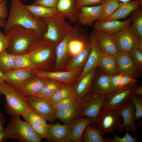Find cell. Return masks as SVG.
<instances>
[{
  "mask_svg": "<svg viewBox=\"0 0 142 142\" xmlns=\"http://www.w3.org/2000/svg\"><path fill=\"white\" fill-rule=\"evenodd\" d=\"M17 25L32 30L42 36L47 28L46 22L34 17L20 0H12L10 12L4 27L5 33Z\"/></svg>",
  "mask_w": 142,
  "mask_h": 142,
  "instance_id": "1",
  "label": "cell"
},
{
  "mask_svg": "<svg viewBox=\"0 0 142 142\" xmlns=\"http://www.w3.org/2000/svg\"><path fill=\"white\" fill-rule=\"evenodd\" d=\"M5 35L8 42L7 50L15 55L29 53L40 36L32 30L18 25L13 27Z\"/></svg>",
  "mask_w": 142,
  "mask_h": 142,
  "instance_id": "2",
  "label": "cell"
},
{
  "mask_svg": "<svg viewBox=\"0 0 142 142\" xmlns=\"http://www.w3.org/2000/svg\"><path fill=\"white\" fill-rule=\"evenodd\" d=\"M56 45L40 36L28 53L37 69L49 71Z\"/></svg>",
  "mask_w": 142,
  "mask_h": 142,
  "instance_id": "3",
  "label": "cell"
},
{
  "mask_svg": "<svg viewBox=\"0 0 142 142\" xmlns=\"http://www.w3.org/2000/svg\"><path fill=\"white\" fill-rule=\"evenodd\" d=\"M65 17L57 10L52 17L42 19L46 23L47 31L42 37L44 39L57 44L73 30L74 27L65 20Z\"/></svg>",
  "mask_w": 142,
  "mask_h": 142,
  "instance_id": "4",
  "label": "cell"
},
{
  "mask_svg": "<svg viewBox=\"0 0 142 142\" xmlns=\"http://www.w3.org/2000/svg\"><path fill=\"white\" fill-rule=\"evenodd\" d=\"M4 95L5 110L11 116L21 115L30 106L21 92L5 82L0 86V96Z\"/></svg>",
  "mask_w": 142,
  "mask_h": 142,
  "instance_id": "5",
  "label": "cell"
},
{
  "mask_svg": "<svg viewBox=\"0 0 142 142\" xmlns=\"http://www.w3.org/2000/svg\"><path fill=\"white\" fill-rule=\"evenodd\" d=\"M10 139L21 142H41L42 139L35 131L29 123L22 120L20 116H11L7 127Z\"/></svg>",
  "mask_w": 142,
  "mask_h": 142,
  "instance_id": "6",
  "label": "cell"
},
{
  "mask_svg": "<svg viewBox=\"0 0 142 142\" xmlns=\"http://www.w3.org/2000/svg\"><path fill=\"white\" fill-rule=\"evenodd\" d=\"M108 95L90 93L82 99V106L80 118L87 117L97 125L98 115L102 108Z\"/></svg>",
  "mask_w": 142,
  "mask_h": 142,
  "instance_id": "7",
  "label": "cell"
},
{
  "mask_svg": "<svg viewBox=\"0 0 142 142\" xmlns=\"http://www.w3.org/2000/svg\"><path fill=\"white\" fill-rule=\"evenodd\" d=\"M119 110L111 108H102L97 117V125L104 134L114 133L118 130L121 123Z\"/></svg>",
  "mask_w": 142,
  "mask_h": 142,
  "instance_id": "8",
  "label": "cell"
},
{
  "mask_svg": "<svg viewBox=\"0 0 142 142\" xmlns=\"http://www.w3.org/2000/svg\"><path fill=\"white\" fill-rule=\"evenodd\" d=\"M25 97L30 107L47 121L53 123L57 119L56 110L48 101L35 96Z\"/></svg>",
  "mask_w": 142,
  "mask_h": 142,
  "instance_id": "9",
  "label": "cell"
},
{
  "mask_svg": "<svg viewBox=\"0 0 142 142\" xmlns=\"http://www.w3.org/2000/svg\"><path fill=\"white\" fill-rule=\"evenodd\" d=\"M136 85L119 88L108 95L102 108L119 110L128 101Z\"/></svg>",
  "mask_w": 142,
  "mask_h": 142,
  "instance_id": "10",
  "label": "cell"
},
{
  "mask_svg": "<svg viewBox=\"0 0 142 142\" xmlns=\"http://www.w3.org/2000/svg\"><path fill=\"white\" fill-rule=\"evenodd\" d=\"M118 74L127 75L135 78L141 75L128 52L118 51L115 55Z\"/></svg>",
  "mask_w": 142,
  "mask_h": 142,
  "instance_id": "11",
  "label": "cell"
},
{
  "mask_svg": "<svg viewBox=\"0 0 142 142\" xmlns=\"http://www.w3.org/2000/svg\"><path fill=\"white\" fill-rule=\"evenodd\" d=\"M131 25L112 34L118 51L129 52L134 48L136 37Z\"/></svg>",
  "mask_w": 142,
  "mask_h": 142,
  "instance_id": "12",
  "label": "cell"
},
{
  "mask_svg": "<svg viewBox=\"0 0 142 142\" xmlns=\"http://www.w3.org/2000/svg\"><path fill=\"white\" fill-rule=\"evenodd\" d=\"M5 82L21 92L26 82L33 75L29 70L15 68L4 74Z\"/></svg>",
  "mask_w": 142,
  "mask_h": 142,
  "instance_id": "13",
  "label": "cell"
},
{
  "mask_svg": "<svg viewBox=\"0 0 142 142\" xmlns=\"http://www.w3.org/2000/svg\"><path fill=\"white\" fill-rule=\"evenodd\" d=\"M119 114L122 118L123 123L121 124L118 131L122 132L124 128H128L135 137L137 129L135 123L134 107L132 101L129 100L119 109Z\"/></svg>",
  "mask_w": 142,
  "mask_h": 142,
  "instance_id": "14",
  "label": "cell"
},
{
  "mask_svg": "<svg viewBox=\"0 0 142 142\" xmlns=\"http://www.w3.org/2000/svg\"><path fill=\"white\" fill-rule=\"evenodd\" d=\"M99 50L102 54L115 55L118 50L112 34L94 30L93 32Z\"/></svg>",
  "mask_w": 142,
  "mask_h": 142,
  "instance_id": "15",
  "label": "cell"
},
{
  "mask_svg": "<svg viewBox=\"0 0 142 142\" xmlns=\"http://www.w3.org/2000/svg\"><path fill=\"white\" fill-rule=\"evenodd\" d=\"M79 69V68H77L66 72H54L43 71L36 69L28 70L33 74L47 79L60 81L70 85L73 82Z\"/></svg>",
  "mask_w": 142,
  "mask_h": 142,
  "instance_id": "16",
  "label": "cell"
},
{
  "mask_svg": "<svg viewBox=\"0 0 142 142\" xmlns=\"http://www.w3.org/2000/svg\"><path fill=\"white\" fill-rule=\"evenodd\" d=\"M48 132L45 139L53 142H69L70 127L69 124H61L58 123L54 124H49Z\"/></svg>",
  "mask_w": 142,
  "mask_h": 142,
  "instance_id": "17",
  "label": "cell"
},
{
  "mask_svg": "<svg viewBox=\"0 0 142 142\" xmlns=\"http://www.w3.org/2000/svg\"><path fill=\"white\" fill-rule=\"evenodd\" d=\"M97 73L94 80V78L90 93L108 95L117 90L111 84L110 76L100 69Z\"/></svg>",
  "mask_w": 142,
  "mask_h": 142,
  "instance_id": "18",
  "label": "cell"
},
{
  "mask_svg": "<svg viewBox=\"0 0 142 142\" xmlns=\"http://www.w3.org/2000/svg\"><path fill=\"white\" fill-rule=\"evenodd\" d=\"M79 27L75 26L68 44L69 54L73 57L80 53L89 42Z\"/></svg>",
  "mask_w": 142,
  "mask_h": 142,
  "instance_id": "19",
  "label": "cell"
},
{
  "mask_svg": "<svg viewBox=\"0 0 142 142\" xmlns=\"http://www.w3.org/2000/svg\"><path fill=\"white\" fill-rule=\"evenodd\" d=\"M57 10L63 15L71 23H77L80 10L76 0H58Z\"/></svg>",
  "mask_w": 142,
  "mask_h": 142,
  "instance_id": "20",
  "label": "cell"
},
{
  "mask_svg": "<svg viewBox=\"0 0 142 142\" xmlns=\"http://www.w3.org/2000/svg\"><path fill=\"white\" fill-rule=\"evenodd\" d=\"M77 23L83 26H91L95 22L99 20L101 14L100 4L85 6L81 7Z\"/></svg>",
  "mask_w": 142,
  "mask_h": 142,
  "instance_id": "21",
  "label": "cell"
},
{
  "mask_svg": "<svg viewBox=\"0 0 142 142\" xmlns=\"http://www.w3.org/2000/svg\"><path fill=\"white\" fill-rule=\"evenodd\" d=\"M89 40L91 46L90 52L78 80L90 71L97 67L101 54L98 48L96 38L93 33L89 37Z\"/></svg>",
  "mask_w": 142,
  "mask_h": 142,
  "instance_id": "22",
  "label": "cell"
},
{
  "mask_svg": "<svg viewBox=\"0 0 142 142\" xmlns=\"http://www.w3.org/2000/svg\"><path fill=\"white\" fill-rule=\"evenodd\" d=\"M131 23V17L123 21H97L94 23L93 28L94 30L112 34L130 26Z\"/></svg>",
  "mask_w": 142,
  "mask_h": 142,
  "instance_id": "23",
  "label": "cell"
},
{
  "mask_svg": "<svg viewBox=\"0 0 142 142\" xmlns=\"http://www.w3.org/2000/svg\"><path fill=\"white\" fill-rule=\"evenodd\" d=\"M96 68L85 75L74 86V93L78 100H82L90 92L95 77Z\"/></svg>",
  "mask_w": 142,
  "mask_h": 142,
  "instance_id": "24",
  "label": "cell"
},
{
  "mask_svg": "<svg viewBox=\"0 0 142 142\" xmlns=\"http://www.w3.org/2000/svg\"><path fill=\"white\" fill-rule=\"evenodd\" d=\"M142 1L133 0L126 2H120L116 11L106 20L110 21L126 18L134 11L141 8Z\"/></svg>",
  "mask_w": 142,
  "mask_h": 142,
  "instance_id": "25",
  "label": "cell"
},
{
  "mask_svg": "<svg viewBox=\"0 0 142 142\" xmlns=\"http://www.w3.org/2000/svg\"><path fill=\"white\" fill-rule=\"evenodd\" d=\"M83 102L77 100L70 106L63 109L56 110L55 116L65 124H68L73 120L80 117Z\"/></svg>",
  "mask_w": 142,
  "mask_h": 142,
  "instance_id": "26",
  "label": "cell"
},
{
  "mask_svg": "<svg viewBox=\"0 0 142 142\" xmlns=\"http://www.w3.org/2000/svg\"><path fill=\"white\" fill-rule=\"evenodd\" d=\"M91 119L87 117L78 118L72 120L69 124L71 141L83 142L82 135L85 129L91 124Z\"/></svg>",
  "mask_w": 142,
  "mask_h": 142,
  "instance_id": "27",
  "label": "cell"
},
{
  "mask_svg": "<svg viewBox=\"0 0 142 142\" xmlns=\"http://www.w3.org/2000/svg\"><path fill=\"white\" fill-rule=\"evenodd\" d=\"M47 79L33 74L25 83L22 93L25 96L35 95L41 89Z\"/></svg>",
  "mask_w": 142,
  "mask_h": 142,
  "instance_id": "28",
  "label": "cell"
},
{
  "mask_svg": "<svg viewBox=\"0 0 142 142\" xmlns=\"http://www.w3.org/2000/svg\"><path fill=\"white\" fill-rule=\"evenodd\" d=\"M97 67L109 76H112L118 74L115 55L101 53Z\"/></svg>",
  "mask_w": 142,
  "mask_h": 142,
  "instance_id": "29",
  "label": "cell"
},
{
  "mask_svg": "<svg viewBox=\"0 0 142 142\" xmlns=\"http://www.w3.org/2000/svg\"><path fill=\"white\" fill-rule=\"evenodd\" d=\"M73 31L56 45L55 51L56 55L55 69H57L60 67L69 54L68 44Z\"/></svg>",
  "mask_w": 142,
  "mask_h": 142,
  "instance_id": "30",
  "label": "cell"
},
{
  "mask_svg": "<svg viewBox=\"0 0 142 142\" xmlns=\"http://www.w3.org/2000/svg\"><path fill=\"white\" fill-rule=\"evenodd\" d=\"M64 83L60 81L47 79L41 89L34 96L48 101L57 90L65 85Z\"/></svg>",
  "mask_w": 142,
  "mask_h": 142,
  "instance_id": "31",
  "label": "cell"
},
{
  "mask_svg": "<svg viewBox=\"0 0 142 142\" xmlns=\"http://www.w3.org/2000/svg\"><path fill=\"white\" fill-rule=\"evenodd\" d=\"M24 5L34 17L41 19L52 17L57 11L55 8H50L34 4Z\"/></svg>",
  "mask_w": 142,
  "mask_h": 142,
  "instance_id": "32",
  "label": "cell"
},
{
  "mask_svg": "<svg viewBox=\"0 0 142 142\" xmlns=\"http://www.w3.org/2000/svg\"><path fill=\"white\" fill-rule=\"evenodd\" d=\"M91 49L90 41L84 49L79 54L73 57L68 67V70L80 68L84 65L87 60Z\"/></svg>",
  "mask_w": 142,
  "mask_h": 142,
  "instance_id": "33",
  "label": "cell"
},
{
  "mask_svg": "<svg viewBox=\"0 0 142 142\" xmlns=\"http://www.w3.org/2000/svg\"><path fill=\"white\" fill-rule=\"evenodd\" d=\"M100 129L89 125L86 128L82 135L84 142H104V137Z\"/></svg>",
  "mask_w": 142,
  "mask_h": 142,
  "instance_id": "34",
  "label": "cell"
},
{
  "mask_svg": "<svg viewBox=\"0 0 142 142\" xmlns=\"http://www.w3.org/2000/svg\"><path fill=\"white\" fill-rule=\"evenodd\" d=\"M16 56L7 49L0 53V70L4 74L15 68Z\"/></svg>",
  "mask_w": 142,
  "mask_h": 142,
  "instance_id": "35",
  "label": "cell"
},
{
  "mask_svg": "<svg viewBox=\"0 0 142 142\" xmlns=\"http://www.w3.org/2000/svg\"><path fill=\"white\" fill-rule=\"evenodd\" d=\"M119 3L117 0H103L101 3V14L98 21H106L117 9Z\"/></svg>",
  "mask_w": 142,
  "mask_h": 142,
  "instance_id": "36",
  "label": "cell"
},
{
  "mask_svg": "<svg viewBox=\"0 0 142 142\" xmlns=\"http://www.w3.org/2000/svg\"><path fill=\"white\" fill-rule=\"evenodd\" d=\"M21 115L25 121L29 123L46 127L48 126L49 124L46 119L30 107L24 112Z\"/></svg>",
  "mask_w": 142,
  "mask_h": 142,
  "instance_id": "37",
  "label": "cell"
},
{
  "mask_svg": "<svg viewBox=\"0 0 142 142\" xmlns=\"http://www.w3.org/2000/svg\"><path fill=\"white\" fill-rule=\"evenodd\" d=\"M74 93V86L65 85L57 90L48 100L52 105L69 96Z\"/></svg>",
  "mask_w": 142,
  "mask_h": 142,
  "instance_id": "38",
  "label": "cell"
},
{
  "mask_svg": "<svg viewBox=\"0 0 142 142\" xmlns=\"http://www.w3.org/2000/svg\"><path fill=\"white\" fill-rule=\"evenodd\" d=\"M131 28L137 38H142V11L141 8L133 12Z\"/></svg>",
  "mask_w": 142,
  "mask_h": 142,
  "instance_id": "39",
  "label": "cell"
},
{
  "mask_svg": "<svg viewBox=\"0 0 142 142\" xmlns=\"http://www.w3.org/2000/svg\"><path fill=\"white\" fill-rule=\"evenodd\" d=\"M15 68L24 69H36L28 53L16 55Z\"/></svg>",
  "mask_w": 142,
  "mask_h": 142,
  "instance_id": "40",
  "label": "cell"
},
{
  "mask_svg": "<svg viewBox=\"0 0 142 142\" xmlns=\"http://www.w3.org/2000/svg\"><path fill=\"white\" fill-rule=\"evenodd\" d=\"M129 100L133 102L135 109V117L136 121H139L141 125V121L142 118V97L141 96L135 95L131 94Z\"/></svg>",
  "mask_w": 142,
  "mask_h": 142,
  "instance_id": "41",
  "label": "cell"
},
{
  "mask_svg": "<svg viewBox=\"0 0 142 142\" xmlns=\"http://www.w3.org/2000/svg\"><path fill=\"white\" fill-rule=\"evenodd\" d=\"M126 128V133L123 137H120L113 133V138L105 137H104V142H135L137 139V137H132L129 132L130 130L128 128Z\"/></svg>",
  "mask_w": 142,
  "mask_h": 142,
  "instance_id": "42",
  "label": "cell"
},
{
  "mask_svg": "<svg viewBox=\"0 0 142 142\" xmlns=\"http://www.w3.org/2000/svg\"><path fill=\"white\" fill-rule=\"evenodd\" d=\"M77 100L74 93L72 95L52 105L55 110L67 108L73 105Z\"/></svg>",
  "mask_w": 142,
  "mask_h": 142,
  "instance_id": "43",
  "label": "cell"
},
{
  "mask_svg": "<svg viewBox=\"0 0 142 142\" xmlns=\"http://www.w3.org/2000/svg\"><path fill=\"white\" fill-rule=\"evenodd\" d=\"M128 53L135 65L141 74L142 52L134 47Z\"/></svg>",
  "mask_w": 142,
  "mask_h": 142,
  "instance_id": "44",
  "label": "cell"
},
{
  "mask_svg": "<svg viewBox=\"0 0 142 142\" xmlns=\"http://www.w3.org/2000/svg\"><path fill=\"white\" fill-rule=\"evenodd\" d=\"M29 123L34 130L42 139L46 138L48 132V126L46 127L31 123Z\"/></svg>",
  "mask_w": 142,
  "mask_h": 142,
  "instance_id": "45",
  "label": "cell"
},
{
  "mask_svg": "<svg viewBox=\"0 0 142 142\" xmlns=\"http://www.w3.org/2000/svg\"><path fill=\"white\" fill-rule=\"evenodd\" d=\"M138 82L136 78L127 75L123 74L119 88L128 85L136 84Z\"/></svg>",
  "mask_w": 142,
  "mask_h": 142,
  "instance_id": "46",
  "label": "cell"
},
{
  "mask_svg": "<svg viewBox=\"0 0 142 142\" xmlns=\"http://www.w3.org/2000/svg\"><path fill=\"white\" fill-rule=\"evenodd\" d=\"M77 7L80 9L81 7L87 6L98 5L103 0H76Z\"/></svg>",
  "mask_w": 142,
  "mask_h": 142,
  "instance_id": "47",
  "label": "cell"
},
{
  "mask_svg": "<svg viewBox=\"0 0 142 142\" xmlns=\"http://www.w3.org/2000/svg\"><path fill=\"white\" fill-rule=\"evenodd\" d=\"M58 1V0H36L33 4L56 8Z\"/></svg>",
  "mask_w": 142,
  "mask_h": 142,
  "instance_id": "48",
  "label": "cell"
},
{
  "mask_svg": "<svg viewBox=\"0 0 142 142\" xmlns=\"http://www.w3.org/2000/svg\"><path fill=\"white\" fill-rule=\"evenodd\" d=\"M123 74H118L110 77V80L113 86L116 89L119 88L120 85Z\"/></svg>",
  "mask_w": 142,
  "mask_h": 142,
  "instance_id": "49",
  "label": "cell"
},
{
  "mask_svg": "<svg viewBox=\"0 0 142 142\" xmlns=\"http://www.w3.org/2000/svg\"><path fill=\"white\" fill-rule=\"evenodd\" d=\"M8 16L7 3L3 0L0 3V18L6 19L8 18Z\"/></svg>",
  "mask_w": 142,
  "mask_h": 142,
  "instance_id": "50",
  "label": "cell"
},
{
  "mask_svg": "<svg viewBox=\"0 0 142 142\" xmlns=\"http://www.w3.org/2000/svg\"><path fill=\"white\" fill-rule=\"evenodd\" d=\"M8 46V42L5 34L0 31V53L7 49Z\"/></svg>",
  "mask_w": 142,
  "mask_h": 142,
  "instance_id": "51",
  "label": "cell"
},
{
  "mask_svg": "<svg viewBox=\"0 0 142 142\" xmlns=\"http://www.w3.org/2000/svg\"><path fill=\"white\" fill-rule=\"evenodd\" d=\"M10 139V132L7 127L0 131V142H5L8 139Z\"/></svg>",
  "mask_w": 142,
  "mask_h": 142,
  "instance_id": "52",
  "label": "cell"
},
{
  "mask_svg": "<svg viewBox=\"0 0 142 142\" xmlns=\"http://www.w3.org/2000/svg\"><path fill=\"white\" fill-rule=\"evenodd\" d=\"M132 94L137 95L141 96L142 95V85H135L132 93Z\"/></svg>",
  "mask_w": 142,
  "mask_h": 142,
  "instance_id": "53",
  "label": "cell"
},
{
  "mask_svg": "<svg viewBox=\"0 0 142 142\" xmlns=\"http://www.w3.org/2000/svg\"><path fill=\"white\" fill-rule=\"evenodd\" d=\"M134 47L142 52V38L136 37Z\"/></svg>",
  "mask_w": 142,
  "mask_h": 142,
  "instance_id": "54",
  "label": "cell"
},
{
  "mask_svg": "<svg viewBox=\"0 0 142 142\" xmlns=\"http://www.w3.org/2000/svg\"><path fill=\"white\" fill-rule=\"evenodd\" d=\"M6 121L4 115L3 114L0 113V131L4 128Z\"/></svg>",
  "mask_w": 142,
  "mask_h": 142,
  "instance_id": "55",
  "label": "cell"
},
{
  "mask_svg": "<svg viewBox=\"0 0 142 142\" xmlns=\"http://www.w3.org/2000/svg\"><path fill=\"white\" fill-rule=\"evenodd\" d=\"M5 82L4 74L0 70V86Z\"/></svg>",
  "mask_w": 142,
  "mask_h": 142,
  "instance_id": "56",
  "label": "cell"
},
{
  "mask_svg": "<svg viewBox=\"0 0 142 142\" xmlns=\"http://www.w3.org/2000/svg\"><path fill=\"white\" fill-rule=\"evenodd\" d=\"M7 21L4 19L0 18V27H4Z\"/></svg>",
  "mask_w": 142,
  "mask_h": 142,
  "instance_id": "57",
  "label": "cell"
},
{
  "mask_svg": "<svg viewBox=\"0 0 142 142\" xmlns=\"http://www.w3.org/2000/svg\"><path fill=\"white\" fill-rule=\"evenodd\" d=\"M119 2H129L132 0H138V1H142V0H117Z\"/></svg>",
  "mask_w": 142,
  "mask_h": 142,
  "instance_id": "58",
  "label": "cell"
},
{
  "mask_svg": "<svg viewBox=\"0 0 142 142\" xmlns=\"http://www.w3.org/2000/svg\"><path fill=\"white\" fill-rule=\"evenodd\" d=\"M3 0H0V3Z\"/></svg>",
  "mask_w": 142,
  "mask_h": 142,
  "instance_id": "59",
  "label": "cell"
}]
</instances>
